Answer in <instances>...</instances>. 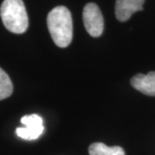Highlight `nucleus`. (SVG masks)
I'll use <instances>...</instances> for the list:
<instances>
[{
  "instance_id": "1",
  "label": "nucleus",
  "mask_w": 155,
  "mask_h": 155,
  "mask_svg": "<svg viewBox=\"0 0 155 155\" xmlns=\"http://www.w3.org/2000/svg\"><path fill=\"white\" fill-rule=\"evenodd\" d=\"M48 28L54 42L60 48H67L72 40V18L65 6H57L50 11L47 18Z\"/></svg>"
},
{
  "instance_id": "2",
  "label": "nucleus",
  "mask_w": 155,
  "mask_h": 155,
  "mask_svg": "<svg viewBox=\"0 0 155 155\" xmlns=\"http://www.w3.org/2000/svg\"><path fill=\"white\" fill-rule=\"evenodd\" d=\"M0 16L5 27L12 33L22 34L28 29V15L22 0H4Z\"/></svg>"
},
{
  "instance_id": "3",
  "label": "nucleus",
  "mask_w": 155,
  "mask_h": 155,
  "mask_svg": "<svg viewBox=\"0 0 155 155\" xmlns=\"http://www.w3.org/2000/svg\"><path fill=\"white\" fill-rule=\"evenodd\" d=\"M83 21L86 31L92 37H99L104 32V17L99 7L94 3H89L84 6Z\"/></svg>"
},
{
  "instance_id": "4",
  "label": "nucleus",
  "mask_w": 155,
  "mask_h": 155,
  "mask_svg": "<svg viewBox=\"0 0 155 155\" xmlns=\"http://www.w3.org/2000/svg\"><path fill=\"white\" fill-rule=\"evenodd\" d=\"M21 122L25 127H17L16 133L17 136L23 140H36L44 131V127L42 125V118L38 115L33 114L29 116H24L22 117Z\"/></svg>"
},
{
  "instance_id": "5",
  "label": "nucleus",
  "mask_w": 155,
  "mask_h": 155,
  "mask_svg": "<svg viewBox=\"0 0 155 155\" xmlns=\"http://www.w3.org/2000/svg\"><path fill=\"white\" fill-rule=\"evenodd\" d=\"M145 0H116L115 13L120 22H126L134 13L143 10Z\"/></svg>"
},
{
  "instance_id": "6",
  "label": "nucleus",
  "mask_w": 155,
  "mask_h": 155,
  "mask_svg": "<svg viewBox=\"0 0 155 155\" xmlns=\"http://www.w3.org/2000/svg\"><path fill=\"white\" fill-rule=\"evenodd\" d=\"M131 85L140 92L147 96L155 97V71L147 74L139 73L131 78Z\"/></svg>"
},
{
  "instance_id": "7",
  "label": "nucleus",
  "mask_w": 155,
  "mask_h": 155,
  "mask_svg": "<svg viewBox=\"0 0 155 155\" xmlns=\"http://www.w3.org/2000/svg\"><path fill=\"white\" fill-rule=\"evenodd\" d=\"M90 155H125L122 147L115 146L108 147L101 142H95L89 147Z\"/></svg>"
},
{
  "instance_id": "8",
  "label": "nucleus",
  "mask_w": 155,
  "mask_h": 155,
  "mask_svg": "<svg viewBox=\"0 0 155 155\" xmlns=\"http://www.w3.org/2000/svg\"><path fill=\"white\" fill-rule=\"evenodd\" d=\"M13 92V84L11 78L0 67V100L9 97Z\"/></svg>"
}]
</instances>
